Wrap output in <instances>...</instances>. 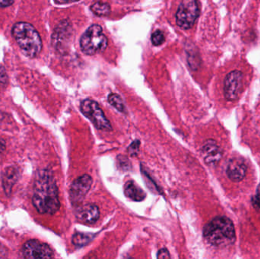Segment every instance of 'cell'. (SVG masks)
Here are the masks:
<instances>
[{
    "instance_id": "6da1fadb",
    "label": "cell",
    "mask_w": 260,
    "mask_h": 259,
    "mask_svg": "<svg viewBox=\"0 0 260 259\" xmlns=\"http://www.w3.org/2000/svg\"><path fill=\"white\" fill-rule=\"evenodd\" d=\"M32 203L37 211L42 214L53 215L60 208L57 185L49 169H42L37 174Z\"/></svg>"
},
{
    "instance_id": "7a4b0ae2",
    "label": "cell",
    "mask_w": 260,
    "mask_h": 259,
    "mask_svg": "<svg viewBox=\"0 0 260 259\" xmlns=\"http://www.w3.org/2000/svg\"><path fill=\"white\" fill-rule=\"evenodd\" d=\"M203 237L209 245L213 246H230L236 241L234 224L228 217H215L203 228Z\"/></svg>"
},
{
    "instance_id": "3957f363",
    "label": "cell",
    "mask_w": 260,
    "mask_h": 259,
    "mask_svg": "<svg viewBox=\"0 0 260 259\" xmlns=\"http://www.w3.org/2000/svg\"><path fill=\"white\" fill-rule=\"evenodd\" d=\"M12 34L25 56L35 58L42 50V41L36 28L28 22L15 24Z\"/></svg>"
},
{
    "instance_id": "277c9868",
    "label": "cell",
    "mask_w": 260,
    "mask_h": 259,
    "mask_svg": "<svg viewBox=\"0 0 260 259\" xmlns=\"http://www.w3.org/2000/svg\"><path fill=\"white\" fill-rule=\"evenodd\" d=\"M80 46L81 51L89 56L103 52L108 47V38L102 27L99 25H91L81 36Z\"/></svg>"
},
{
    "instance_id": "5b68a950",
    "label": "cell",
    "mask_w": 260,
    "mask_h": 259,
    "mask_svg": "<svg viewBox=\"0 0 260 259\" xmlns=\"http://www.w3.org/2000/svg\"><path fill=\"white\" fill-rule=\"evenodd\" d=\"M81 110L97 129L103 131H111L112 129L111 123L105 117V113L96 101L90 99L84 100L81 104Z\"/></svg>"
},
{
    "instance_id": "8992f818",
    "label": "cell",
    "mask_w": 260,
    "mask_h": 259,
    "mask_svg": "<svg viewBox=\"0 0 260 259\" xmlns=\"http://www.w3.org/2000/svg\"><path fill=\"white\" fill-rule=\"evenodd\" d=\"M200 15L197 0H183L176 13L177 25L182 29H190Z\"/></svg>"
},
{
    "instance_id": "52a82bcc",
    "label": "cell",
    "mask_w": 260,
    "mask_h": 259,
    "mask_svg": "<svg viewBox=\"0 0 260 259\" xmlns=\"http://www.w3.org/2000/svg\"><path fill=\"white\" fill-rule=\"evenodd\" d=\"M243 73L240 71L235 70L227 74L224 81V95L227 101H236L239 98L243 88Z\"/></svg>"
},
{
    "instance_id": "ba28073f",
    "label": "cell",
    "mask_w": 260,
    "mask_h": 259,
    "mask_svg": "<svg viewBox=\"0 0 260 259\" xmlns=\"http://www.w3.org/2000/svg\"><path fill=\"white\" fill-rule=\"evenodd\" d=\"M22 252L25 258L42 259L54 257L53 250L47 244L35 239L27 241L22 247Z\"/></svg>"
},
{
    "instance_id": "9c48e42d",
    "label": "cell",
    "mask_w": 260,
    "mask_h": 259,
    "mask_svg": "<svg viewBox=\"0 0 260 259\" xmlns=\"http://www.w3.org/2000/svg\"><path fill=\"white\" fill-rule=\"evenodd\" d=\"M72 34V26L67 19L62 20L52 34V45L58 51H62L67 47Z\"/></svg>"
},
{
    "instance_id": "30bf717a",
    "label": "cell",
    "mask_w": 260,
    "mask_h": 259,
    "mask_svg": "<svg viewBox=\"0 0 260 259\" xmlns=\"http://www.w3.org/2000/svg\"><path fill=\"white\" fill-rule=\"evenodd\" d=\"M92 185V178L88 174L78 177L72 183L69 190V197L72 203L78 205L82 202L90 190Z\"/></svg>"
},
{
    "instance_id": "8fae6325",
    "label": "cell",
    "mask_w": 260,
    "mask_h": 259,
    "mask_svg": "<svg viewBox=\"0 0 260 259\" xmlns=\"http://www.w3.org/2000/svg\"><path fill=\"white\" fill-rule=\"evenodd\" d=\"M201 154L206 164L215 166L221 160L222 151L216 141L209 139L202 147Z\"/></svg>"
},
{
    "instance_id": "7c38bea8",
    "label": "cell",
    "mask_w": 260,
    "mask_h": 259,
    "mask_svg": "<svg viewBox=\"0 0 260 259\" xmlns=\"http://www.w3.org/2000/svg\"><path fill=\"white\" fill-rule=\"evenodd\" d=\"M75 217L78 221L84 224H95L100 217L99 207L94 204L81 205L75 211Z\"/></svg>"
},
{
    "instance_id": "4fadbf2b",
    "label": "cell",
    "mask_w": 260,
    "mask_h": 259,
    "mask_svg": "<svg viewBox=\"0 0 260 259\" xmlns=\"http://www.w3.org/2000/svg\"><path fill=\"white\" fill-rule=\"evenodd\" d=\"M246 170L247 168L242 159L233 158L227 164L226 174L232 181L240 182L246 177Z\"/></svg>"
},
{
    "instance_id": "5bb4252c",
    "label": "cell",
    "mask_w": 260,
    "mask_h": 259,
    "mask_svg": "<svg viewBox=\"0 0 260 259\" xmlns=\"http://www.w3.org/2000/svg\"><path fill=\"white\" fill-rule=\"evenodd\" d=\"M124 193L126 197L135 202H141L146 197V193L133 180H129L125 184Z\"/></svg>"
},
{
    "instance_id": "9a60e30c",
    "label": "cell",
    "mask_w": 260,
    "mask_h": 259,
    "mask_svg": "<svg viewBox=\"0 0 260 259\" xmlns=\"http://www.w3.org/2000/svg\"><path fill=\"white\" fill-rule=\"evenodd\" d=\"M18 180V170L15 167H9L6 169L3 177V184L6 193L10 194L13 189V185Z\"/></svg>"
},
{
    "instance_id": "2e32d148",
    "label": "cell",
    "mask_w": 260,
    "mask_h": 259,
    "mask_svg": "<svg viewBox=\"0 0 260 259\" xmlns=\"http://www.w3.org/2000/svg\"><path fill=\"white\" fill-rule=\"evenodd\" d=\"M95 237L92 233H76L72 236V243L78 247H83L92 242Z\"/></svg>"
},
{
    "instance_id": "e0dca14e",
    "label": "cell",
    "mask_w": 260,
    "mask_h": 259,
    "mask_svg": "<svg viewBox=\"0 0 260 259\" xmlns=\"http://www.w3.org/2000/svg\"><path fill=\"white\" fill-rule=\"evenodd\" d=\"M90 9L95 15L99 16H106L111 12V7L109 4L102 1L95 3L93 5L91 6Z\"/></svg>"
},
{
    "instance_id": "ac0fdd59",
    "label": "cell",
    "mask_w": 260,
    "mask_h": 259,
    "mask_svg": "<svg viewBox=\"0 0 260 259\" xmlns=\"http://www.w3.org/2000/svg\"><path fill=\"white\" fill-rule=\"evenodd\" d=\"M108 102L120 112L123 113V114L126 113V107H125L123 99L120 95L115 93L110 94L108 96Z\"/></svg>"
},
{
    "instance_id": "d6986e66",
    "label": "cell",
    "mask_w": 260,
    "mask_h": 259,
    "mask_svg": "<svg viewBox=\"0 0 260 259\" xmlns=\"http://www.w3.org/2000/svg\"><path fill=\"white\" fill-rule=\"evenodd\" d=\"M165 41L164 33L160 31H156L151 35V42L154 46L161 45Z\"/></svg>"
},
{
    "instance_id": "ffe728a7",
    "label": "cell",
    "mask_w": 260,
    "mask_h": 259,
    "mask_svg": "<svg viewBox=\"0 0 260 259\" xmlns=\"http://www.w3.org/2000/svg\"><path fill=\"white\" fill-rule=\"evenodd\" d=\"M9 82L8 75L5 68L0 65V91L7 88Z\"/></svg>"
},
{
    "instance_id": "44dd1931",
    "label": "cell",
    "mask_w": 260,
    "mask_h": 259,
    "mask_svg": "<svg viewBox=\"0 0 260 259\" xmlns=\"http://www.w3.org/2000/svg\"><path fill=\"white\" fill-rule=\"evenodd\" d=\"M252 205L258 211H260V184L258 185L255 196L252 198Z\"/></svg>"
},
{
    "instance_id": "7402d4cb",
    "label": "cell",
    "mask_w": 260,
    "mask_h": 259,
    "mask_svg": "<svg viewBox=\"0 0 260 259\" xmlns=\"http://www.w3.org/2000/svg\"><path fill=\"white\" fill-rule=\"evenodd\" d=\"M157 258H170V255L167 248H162L157 253Z\"/></svg>"
},
{
    "instance_id": "603a6c76",
    "label": "cell",
    "mask_w": 260,
    "mask_h": 259,
    "mask_svg": "<svg viewBox=\"0 0 260 259\" xmlns=\"http://www.w3.org/2000/svg\"><path fill=\"white\" fill-rule=\"evenodd\" d=\"M139 141H135L133 144H131V146L129 147V154H131L132 155H134L137 153V151H139Z\"/></svg>"
},
{
    "instance_id": "cb8c5ba5",
    "label": "cell",
    "mask_w": 260,
    "mask_h": 259,
    "mask_svg": "<svg viewBox=\"0 0 260 259\" xmlns=\"http://www.w3.org/2000/svg\"><path fill=\"white\" fill-rule=\"evenodd\" d=\"M14 3V0H0V8L10 7Z\"/></svg>"
},
{
    "instance_id": "d4e9b609",
    "label": "cell",
    "mask_w": 260,
    "mask_h": 259,
    "mask_svg": "<svg viewBox=\"0 0 260 259\" xmlns=\"http://www.w3.org/2000/svg\"><path fill=\"white\" fill-rule=\"evenodd\" d=\"M6 149V143L5 141H4V140L1 139L0 138V154L1 153L4 152V151H5Z\"/></svg>"
},
{
    "instance_id": "484cf974",
    "label": "cell",
    "mask_w": 260,
    "mask_h": 259,
    "mask_svg": "<svg viewBox=\"0 0 260 259\" xmlns=\"http://www.w3.org/2000/svg\"><path fill=\"white\" fill-rule=\"evenodd\" d=\"M62 3H72V2H77L78 0H61Z\"/></svg>"
}]
</instances>
